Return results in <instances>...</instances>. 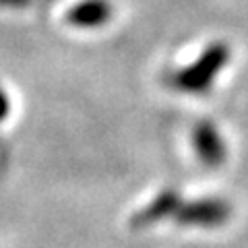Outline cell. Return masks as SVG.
<instances>
[{
	"label": "cell",
	"mask_w": 248,
	"mask_h": 248,
	"mask_svg": "<svg viewBox=\"0 0 248 248\" xmlns=\"http://www.w3.org/2000/svg\"><path fill=\"white\" fill-rule=\"evenodd\" d=\"M232 217V205L221 197H205L195 201H182L174 215L176 223L184 228H219Z\"/></svg>",
	"instance_id": "cell-2"
},
{
	"label": "cell",
	"mask_w": 248,
	"mask_h": 248,
	"mask_svg": "<svg viewBox=\"0 0 248 248\" xmlns=\"http://www.w3.org/2000/svg\"><path fill=\"white\" fill-rule=\"evenodd\" d=\"M112 13L114 9L110 0H81L66 13V23L83 29L102 27L112 19Z\"/></svg>",
	"instance_id": "cell-5"
},
{
	"label": "cell",
	"mask_w": 248,
	"mask_h": 248,
	"mask_svg": "<svg viewBox=\"0 0 248 248\" xmlns=\"http://www.w3.org/2000/svg\"><path fill=\"white\" fill-rule=\"evenodd\" d=\"M180 205H182V197L174 188H166L159 195H155L151 203H147L143 209H139L133 215V219H130V226L137 230L149 228L153 223L166 219V217H174Z\"/></svg>",
	"instance_id": "cell-4"
},
{
	"label": "cell",
	"mask_w": 248,
	"mask_h": 248,
	"mask_svg": "<svg viewBox=\"0 0 248 248\" xmlns=\"http://www.w3.org/2000/svg\"><path fill=\"white\" fill-rule=\"evenodd\" d=\"M9 110H11V102H9V95L6 91L0 87V122H2L6 116H9Z\"/></svg>",
	"instance_id": "cell-6"
},
{
	"label": "cell",
	"mask_w": 248,
	"mask_h": 248,
	"mask_svg": "<svg viewBox=\"0 0 248 248\" xmlns=\"http://www.w3.org/2000/svg\"><path fill=\"white\" fill-rule=\"evenodd\" d=\"M232 58V50L226 42H213L203 50V54L192 60L188 66L178 68L168 77V85L180 93L203 95L215 85L217 77L226 68Z\"/></svg>",
	"instance_id": "cell-1"
},
{
	"label": "cell",
	"mask_w": 248,
	"mask_h": 248,
	"mask_svg": "<svg viewBox=\"0 0 248 248\" xmlns=\"http://www.w3.org/2000/svg\"><path fill=\"white\" fill-rule=\"evenodd\" d=\"M31 4V0H0V6L4 9H25Z\"/></svg>",
	"instance_id": "cell-7"
},
{
	"label": "cell",
	"mask_w": 248,
	"mask_h": 248,
	"mask_svg": "<svg viewBox=\"0 0 248 248\" xmlns=\"http://www.w3.org/2000/svg\"><path fill=\"white\" fill-rule=\"evenodd\" d=\"M192 147L207 168H219L228 159V145L221 130L211 120H201L192 128Z\"/></svg>",
	"instance_id": "cell-3"
}]
</instances>
